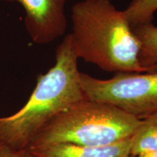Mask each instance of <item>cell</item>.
<instances>
[{
    "mask_svg": "<svg viewBox=\"0 0 157 157\" xmlns=\"http://www.w3.org/2000/svg\"><path fill=\"white\" fill-rule=\"evenodd\" d=\"M71 19L72 42L78 59L107 72H151L139 61L140 43L132 25L110 0H82Z\"/></svg>",
    "mask_w": 157,
    "mask_h": 157,
    "instance_id": "obj_1",
    "label": "cell"
},
{
    "mask_svg": "<svg viewBox=\"0 0 157 157\" xmlns=\"http://www.w3.org/2000/svg\"><path fill=\"white\" fill-rule=\"evenodd\" d=\"M78 58L71 34L56 50V63L37 77L28 101L19 111L0 117V139L17 151H23L39 130L54 117L85 99L78 68Z\"/></svg>",
    "mask_w": 157,
    "mask_h": 157,
    "instance_id": "obj_2",
    "label": "cell"
},
{
    "mask_svg": "<svg viewBox=\"0 0 157 157\" xmlns=\"http://www.w3.org/2000/svg\"><path fill=\"white\" fill-rule=\"evenodd\" d=\"M140 121L115 105L85 98L45 124L28 148L55 143L109 146L130 138Z\"/></svg>",
    "mask_w": 157,
    "mask_h": 157,
    "instance_id": "obj_3",
    "label": "cell"
},
{
    "mask_svg": "<svg viewBox=\"0 0 157 157\" xmlns=\"http://www.w3.org/2000/svg\"><path fill=\"white\" fill-rule=\"evenodd\" d=\"M86 99L115 105L139 120L157 112V71L116 73L101 79L80 73Z\"/></svg>",
    "mask_w": 157,
    "mask_h": 157,
    "instance_id": "obj_4",
    "label": "cell"
},
{
    "mask_svg": "<svg viewBox=\"0 0 157 157\" xmlns=\"http://www.w3.org/2000/svg\"><path fill=\"white\" fill-rule=\"evenodd\" d=\"M16 2L25 10V30L34 43L46 44L63 36L67 29L66 7L71 0H2Z\"/></svg>",
    "mask_w": 157,
    "mask_h": 157,
    "instance_id": "obj_5",
    "label": "cell"
},
{
    "mask_svg": "<svg viewBox=\"0 0 157 157\" xmlns=\"http://www.w3.org/2000/svg\"><path fill=\"white\" fill-rule=\"evenodd\" d=\"M130 138L105 146L55 143L27 150L33 157H129Z\"/></svg>",
    "mask_w": 157,
    "mask_h": 157,
    "instance_id": "obj_6",
    "label": "cell"
},
{
    "mask_svg": "<svg viewBox=\"0 0 157 157\" xmlns=\"http://www.w3.org/2000/svg\"><path fill=\"white\" fill-rule=\"evenodd\" d=\"M140 43L139 61L150 71H157V26L152 22L133 28Z\"/></svg>",
    "mask_w": 157,
    "mask_h": 157,
    "instance_id": "obj_7",
    "label": "cell"
},
{
    "mask_svg": "<svg viewBox=\"0 0 157 157\" xmlns=\"http://www.w3.org/2000/svg\"><path fill=\"white\" fill-rule=\"evenodd\" d=\"M157 151V112L141 119L130 138V156Z\"/></svg>",
    "mask_w": 157,
    "mask_h": 157,
    "instance_id": "obj_8",
    "label": "cell"
},
{
    "mask_svg": "<svg viewBox=\"0 0 157 157\" xmlns=\"http://www.w3.org/2000/svg\"><path fill=\"white\" fill-rule=\"evenodd\" d=\"M157 11V0H132L123 13L132 28L152 22Z\"/></svg>",
    "mask_w": 157,
    "mask_h": 157,
    "instance_id": "obj_9",
    "label": "cell"
},
{
    "mask_svg": "<svg viewBox=\"0 0 157 157\" xmlns=\"http://www.w3.org/2000/svg\"><path fill=\"white\" fill-rule=\"evenodd\" d=\"M21 152L22 151L15 150L0 139V157H19Z\"/></svg>",
    "mask_w": 157,
    "mask_h": 157,
    "instance_id": "obj_10",
    "label": "cell"
},
{
    "mask_svg": "<svg viewBox=\"0 0 157 157\" xmlns=\"http://www.w3.org/2000/svg\"><path fill=\"white\" fill-rule=\"evenodd\" d=\"M135 157H157V151H152L142 153V154L137 155V156Z\"/></svg>",
    "mask_w": 157,
    "mask_h": 157,
    "instance_id": "obj_11",
    "label": "cell"
},
{
    "mask_svg": "<svg viewBox=\"0 0 157 157\" xmlns=\"http://www.w3.org/2000/svg\"><path fill=\"white\" fill-rule=\"evenodd\" d=\"M19 157H33V156H31V154L29 153V151L27 150V149H25V150L22 151V152L21 153Z\"/></svg>",
    "mask_w": 157,
    "mask_h": 157,
    "instance_id": "obj_12",
    "label": "cell"
},
{
    "mask_svg": "<svg viewBox=\"0 0 157 157\" xmlns=\"http://www.w3.org/2000/svg\"><path fill=\"white\" fill-rule=\"evenodd\" d=\"M129 157H135V156H129Z\"/></svg>",
    "mask_w": 157,
    "mask_h": 157,
    "instance_id": "obj_13",
    "label": "cell"
}]
</instances>
